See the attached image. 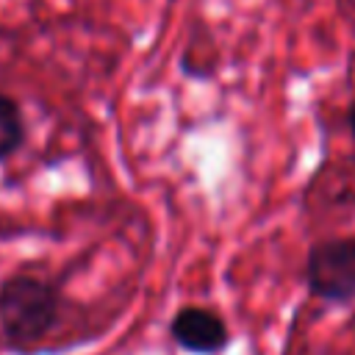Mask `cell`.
Listing matches in <instances>:
<instances>
[{
	"instance_id": "6da1fadb",
	"label": "cell",
	"mask_w": 355,
	"mask_h": 355,
	"mask_svg": "<svg viewBox=\"0 0 355 355\" xmlns=\"http://www.w3.org/2000/svg\"><path fill=\"white\" fill-rule=\"evenodd\" d=\"M61 313V291L36 275H11L0 283V330L11 349H36Z\"/></svg>"
},
{
	"instance_id": "7a4b0ae2",
	"label": "cell",
	"mask_w": 355,
	"mask_h": 355,
	"mask_svg": "<svg viewBox=\"0 0 355 355\" xmlns=\"http://www.w3.org/2000/svg\"><path fill=\"white\" fill-rule=\"evenodd\" d=\"M305 283H308V291L324 302L352 305L355 302V236L316 241L305 258Z\"/></svg>"
},
{
	"instance_id": "3957f363",
	"label": "cell",
	"mask_w": 355,
	"mask_h": 355,
	"mask_svg": "<svg viewBox=\"0 0 355 355\" xmlns=\"http://www.w3.org/2000/svg\"><path fill=\"white\" fill-rule=\"evenodd\" d=\"M169 338L191 355H214L222 352L230 341V330L225 319L202 305H183L169 322Z\"/></svg>"
},
{
	"instance_id": "277c9868",
	"label": "cell",
	"mask_w": 355,
	"mask_h": 355,
	"mask_svg": "<svg viewBox=\"0 0 355 355\" xmlns=\"http://www.w3.org/2000/svg\"><path fill=\"white\" fill-rule=\"evenodd\" d=\"M25 141V116L14 97L0 92V161L14 155Z\"/></svg>"
},
{
	"instance_id": "5b68a950",
	"label": "cell",
	"mask_w": 355,
	"mask_h": 355,
	"mask_svg": "<svg viewBox=\"0 0 355 355\" xmlns=\"http://www.w3.org/2000/svg\"><path fill=\"white\" fill-rule=\"evenodd\" d=\"M347 125H349V130H352V136H355V100H352V105H349V111H347Z\"/></svg>"
}]
</instances>
